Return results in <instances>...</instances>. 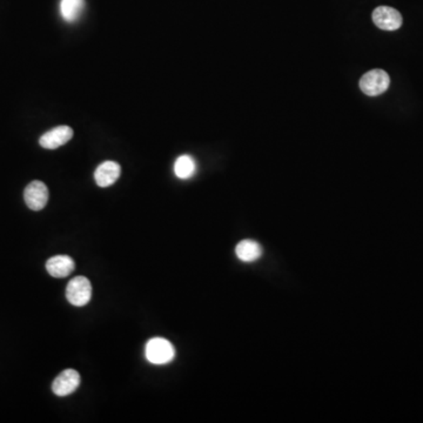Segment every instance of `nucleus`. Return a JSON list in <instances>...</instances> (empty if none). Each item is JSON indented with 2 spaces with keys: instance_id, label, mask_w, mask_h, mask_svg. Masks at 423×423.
<instances>
[{
  "instance_id": "nucleus-1",
  "label": "nucleus",
  "mask_w": 423,
  "mask_h": 423,
  "mask_svg": "<svg viewBox=\"0 0 423 423\" xmlns=\"http://www.w3.org/2000/svg\"><path fill=\"white\" fill-rule=\"evenodd\" d=\"M390 75L386 70L375 68V70L363 74L361 80H360V88L367 95L376 97V95L385 93L390 88Z\"/></svg>"
},
{
  "instance_id": "nucleus-2",
  "label": "nucleus",
  "mask_w": 423,
  "mask_h": 423,
  "mask_svg": "<svg viewBox=\"0 0 423 423\" xmlns=\"http://www.w3.org/2000/svg\"><path fill=\"white\" fill-rule=\"evenodd\" d=\"M175 350L168 340L153 338L146 345V357L153 365H166L174 359Z\"/></svg>"
},
{
  "instance_id": "nucleus-3",
  "label": "nucleus",
  "mask_w": 423,
  "mask_h": 423,
  "mask_svg": "<svg viewBox=\"0 0 423 423\" xmlns=\"http://www.w3.org/2000/svg\"><path fill=\"white\" fill-rule=\"evenodd\" d=\"M66 298L70 305L83 307L88 305L92 298V285L85 276H75L68 282Z\"/></svg>"
},
{
  "instance_id": "nucleus-4",
  "label": "nucleus",
  "mask_w": 423,
  "mask_h": 423,
  "mask_svg": "<svg viewBox=\"0 0 423 423\" xmlns=\"http://www.w3.org/2000/svg\"><path fill=\"white\" fill-rule=\"evenodd\" d=\"M24 199L28 209L32 211H41L48 202V189L44 182L36 180L25 188Z\"/></svg>"
},
{
  "instance_id": "nucleus-5",
  "label": "nucleus",
  "mask_w": 423,
  "mask_h": 423,
  "mask_svg": "<svg viewBox=\"0 0 423 423\" xmlns=\"http://www.w3.org/2000/svg\"><path fill=\"white\" fill-rule=\"evenodd\" d=\"M373 21L383 31H395L402 25V16L393 7L380 6L373 12Z\"/></svg>"
},
{
  "instance_id": "nucleus-6",
  "label": "nucleus",
  "mask_w": 423,
  "mask_h": 423,
  "mask_svg": "<svg viewBox=\"0 0 423 423\" xmlns=\"http://www.w3.org/2000/svg\"><path fill=\"white\" fill-rule=\"evenodd\" d=\"M80 385V375L77 370H66L56 377L52 390L57 397H68L74 393Z\"/></svg>"
},
{
  "instance_id": "nucleus-7",
  "label": "nucleus",
  "mask_w": 423,
  "mask_h": 423,
  "mask_svg": "<svg viewBox=\"0 0 423 423\" xmlns=\"http://www.w3.org/2000/svg\"><path fill=\"white\" fill-rule=\"evenodd\" d=\"M73 137V130L68 126H58V127L46 132L39 139L41 147L46 150H56L66 144Z\"/></svg>"
},
{
  "instance_id": "nucleus-8",
  "label": "nucleus",
  "mask_w": 423,
  "mask_h": 423,
  "mask_svg": "<svg viewBox=\"0 0 423 423\" xmlns=\"http://www.w3.org/2000/svg\"><path fill=\"white\" fill-rule=\"evenodd\" d=\"M120 174V164L115 162H105L98 166L94 179L99 187H108L117 182Z\"/></svg>"
},
{
  "instance_id": "nucleus-9",
  "label": "nucleus",
  "mask_w": 423,
  "mask_h": 423,
  "mask_svg": "<svg viewBox=\"0 0 423 423\" xmlns=\"http://www.w3.org/2000/svg\"><path fill=\"white\" fill-rule=\"evenodd\" d=\"M75 263L73 258L68 256H56L48 258L46 262V269L48 274L53 278H66L73 272Z\"/></svg>"
},
{
  "instance_id": "nucleus-10",
  "label": "nucleus",
  "mask_w": 423,
  "mask_h": 423,
  "mask_svg": "<svg viewBox=\"0 0 423 423\" xmlns=\"http://www.w3.org/2000/svg\"><path fill=\"white\" fill-rule=\"evenodd\" d=\"M235 253L241 261L253 262L262 256V249L254 240H242L236 246Z\"/></svg>"
},
{
  "instance_id": "nucleus-11",
  "label": "nucleus",
  "mask_w": 423,
  "mask_h": 423,
  "mask_svg": "<svg viewBox=\"0 0 423 423\" xmlns=\"http://www.w3.org/2000/svg\"><path fill=\"white\" fill-rule=\"evenodd\" d=\"M85 0H61V14L68 23H74L84 12Z\"/></svg>"
},
{
  "instance_id": "nucleus-12",
  "label": "nucleus",
  "mask_w": 423,
  "mask_h": 423,
  "mask_svg": "<svg viewBox=\"0 0 423 423\" xmlns=\"http://www.w3.org/2000/svg\"><path fill=\"white\" fill-rule=\"evenodd\" d=\"M195 171H197V164L191 155H182L177 159L174 164V172L179 179L186 180V179L192 178L194 175Z\"/></svg>"
}]
</instances>
